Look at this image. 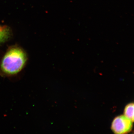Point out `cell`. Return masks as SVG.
<instances>
[{
  "label": "cell",
  "mask_w": 134,
  "mask_h": 134,
  "mask_svg": "<svg viewBox=\"0 0 134 134\" xmlns=\"http://www.w3.org/2000/svg\"><path fill=\"white\" fill-rule=\"evenodd\" d=\"M133 122L124 115L115 117L113 120L111 129L114 133L127 134L132 131Z\"/></svg>",
  "instance_id": "cell-2"
},
{
  "label": "cell",
  "mask_w": 134,
  "mask_h": 134,
  "mask_svg": "<svg viewBox=\"0 0 134 134\" xmlns=\"http://www.w3.org/2000/svg\"><path fill=\"white\" fill-rule=\"evenodd\" d=\"M12 36V31L9 26L0 25V44L8 41Z\"/></svg>",
  "instance_id": "cell-3"
},
{
  "label": "cell",
  "mask_w": 134,
  "mask_h": 134,
  "mask_svg": "<svg viewBox=\"0 0 134 134\" xmlns=\"http://www.w3.org/2000/svg\"><path fill=\"white\" fill-rule=\"evenodd\" d=\"M28 56L20 47H10L0 60V75L12 77L19 74L27 64Z\"/></svg>",
  "instance_id": "cell-1"
},
{
  "label": "cell",
  "mask_w": 134,
  "mask_h": 134,
  "mask_svg": "<svg viewBox=\"0 0 134 134\" xmlns=\"http://www.w3.org/2000/svg\"><path fill=\"white\" fill-rule=\"evenodd\" d=\"M124 115L130 120L132 122H134V104L130 103L127 105L125 108Z\"/></svg>",
  "instance_id": "cell-4"
}]
</instances>
